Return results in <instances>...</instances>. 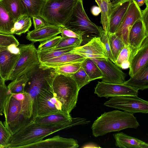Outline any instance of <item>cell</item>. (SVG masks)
Listing matches in <instances>:
<instances>
[{
  "label": "cell",
  "instance_id": "cell-39",
  "mask_svg": "<svg viewBox=\"0 0 148 148\" xmlns=\"http://www.w3.org/2000/svg\"><path fill=\"white\" fill-rule=\"evenodd\" d=\"M10 132L0 121V144L3 148H7L12 136Z\"/></svg>",
  "mask_w": 148,
  "mask_h": 148
},
{
  "label": "cell",
  "instance_id": "cell-46",
  "mask_svg": "<svg viewBox=\"0 0 148 148\" xmlns=\"http://www.w3.org/2000/svg\"><path fill=\"white\" fill-rule=\"evenodd\" d=\"M135 1L139 7L143 5L145 2V0H135Z\"/></svg>",
  "mask_w": 148,
  "mask_h": 148
},
{
  "label": "cell",
  "instance_id": "cell-30",
  "mask_svg": "<svg viewBox=\"0 0 148 148\" xmlns=\"http://www.w3.org/2000/svg\"><path fill=\"white\" fill-rule=\"evenodd\" d=\"M32 25L31 18L26 14L21 15L15 21L12 31V35H20L28 31Z\"/></svg>",
  "mask_w": 148,
  "mask_h": 148
},
{
  "label": "cell",
  "instance_id": "cell-12",
  "mask_svg": "<svg viewBox=\"0 0 148 148\" xmlns=\"http://www.w3.org/2000/svg\"><path fill=\"white\" fill-rule=\"evenodd\" d=\"M101 71L102 81L108 83L124 84L126 81V74L108 58L91 59Z\"/></svg>",
  "mask_w": 148,
  "mask_h": 148
},
{
  "label": "cell",
  "instance_id": "cell-43",
  "mask_svg": "<svg viewBox=\"0 0 148 148\" xmlns=\"http://www.w3.org/2000/svg\"><path fill=\"white\" fill-rule=\"evenodd\" d=\"M34 29H36L49 24L40 15L32 17Z\"/></svg>",
  "mask_w": 148,
  "mask_h": 148
},
{
  "label": "cell",
  "instance_id": "cell-18",
  "mask_svg": "<svg viewBox=\"0 0 148 148\" xmlns=\"http://www.w3.org/2000/svg\"><path fill=\"white\" fill-rule=\"evenodd\" d=\"M147 37H148V32L146 30L142 19H139L134 24L129 33L128 41L130 50L129 59L140 47Z\"/></svg>",
  "mask_w": 148,
  "mask_h": 148
},
{
  "label": "cell",
  "instance_id": "cell-36",
  "mask_svg": "<svg viewBox=\"0 0 148 148\" xmlns=\"http://www.w3.org/2000/svg\"><path fill=\"white\" fill-rule=\"evenodd\" d=\"M83 40L82 38H63L54 48H66L71 47H77L81 46Z\"/></svg>",
  "mask_w": 148,
  "mask_h": 148
},
{
  "label": "cell",
  "instance_id": "cell-4",
  "mask_svg": "<svg viewBox=\"0 0 148 148\" xmlns=\"http://www.w3.org/2000/svg\"><path fill=\"white\" fill-rule=\"evenodd\" d=\"M28 78L24 92L28 95L33 104V118L36 116L37 100L42 91L52 88L53 80L58 74L54 68L44 66L39 63L26 73Z\"/></svg>",
  "mask_w": 148,
  "mask_h": 148
},
{
  "label": "cell",
  "instance_id": "cell-37",
  "mask_svg": "<svg viewBox=\"0 0 148 148\" xmlns=\"http://www.w3.org/2000/svg\"><path fill=\"white\" fill-rule=\"evenodd\" d=\"M62 38L61 36H56L49 40L41 42L37 50L41 51L53 49L59 43Z\"/></svg>",
  "mask_w": 148,
  "mask_h": 148
},
{
  "label": "cell",
  "instance_id": "cell-21",
  "mask_svg": "<svg viewBox=\"0 0 148 148\" xmlns=\"http://www.w3.org/2000/svg\"><path fill=\"white\" fill-rule=\"evenodd\" d=\"M73 118L70 114L60 113L42 116H37L30 122L37 126H50L63 123L72 121Z\"/></svg>",
  "mask_w": 148,
  "mask_h": 148
},
{
  "label": "cell",
  "instance_id": "cell-47",
  "mask_svg": "<svg viewBox=\"0 0 148 148\" xmlns=\"http://www.w3.org/2000/svg\"><path fill=\"white\" fill-rule=\"evenodd\" d=\"M5 81L2 78L0 73V85H4L5 84Z\"/></svg>",
  "mask_w": 148,
  "mask_h": 148
},
{
  "label": "cell",
  "instance_id": "cell-26",
  "mask_svg": "<svg viewBox=\"0 0 148 148\" xmlns=\"http://www.w3.org/2000/svg\"><path fill=\"white\" fill-rule=\"evenodd\" d=\"M15 21L0 4V34L12 35V31Z\"/></svg>",
  "mask_w": 148,
  "mask_h": 148
},
{
  "label": "cell",
  "instance_id": "cell-34",
  "mask_svg": "<svg viewBox=\"0 0 148 148\" xmlns=\"http://www.w3.org/2000/svg\"><path fill=\"white\" fill-rule=\"evenodd\" d=\"M130 50L128 45H125L118 56L114 64L118 67L123 69L129 68V59Z\"/></svg>",
  "mask_w": 148,
  "mask_h": 148
},
{
  "label": "cell",
  "instance_id": "cell-8",
  "mask_svg": "<svg viewBox=\"0 0 148 148\" xmlns=\"http://www.w3.org/2000/svg\"><path fill=\"white\" fill-rule=\"evenodd\" d=\"M18 47L19 49V56L7 81H12L26 74L40 63L37 49L33 43L21 45Z\"/></svg>",
  "mask_w": 148,
  "mask_h": 148
},
{
  "label": "cell",
  "instance_id": "cell-50",
  "mask_svg": "<svg viewBox=\"0 0 148 148\" xmlns=\"http://www.w3.org/2000/svg\"><path fill=\"white\" fill-rule=\"evenodd\" d=\"M0 148H3V146L0 144Z\"/></svg>",
  "mask_w": 148,
  "mask_h": 148
},
{
  "label": "cell",
  "instance_id": "cell-35",
  "mask_svg": "<svg viewBox=\"0 0 148 148\" xmlns=\"http://www.w3.org/2000/svg\"><path fill=\"white\" fill-rule=\"evenodd\" d=\"M71 76L76 82L79 90L91 82L82 66L77 71Z\"/></svg>",
  "mask_w": 148,
  "mask_h": 148
},
{
  "label": "cell",
  "instance_id": "cell-3",
  "mask_svg": "<svg viewBox=\"0 0 148 148\" xmlns=\"http://www.w3.org/2000/svg\"><path fill=\"white\" fill-rule=\"evenodd\" d=\"M139 126L133 114L114 110L102 114L94 121L91 128L93 135L97 137L127 128H136Z\"/></svg>",
  "mask_w": 148,
  "mask_h": 148
},
{
  "label": "cell",
  "instance_id": "cell-31",
  "mask_svg": "<svg viewBox=\"0 0 148 148\" xmlns=\"http://www.w3.org/2000/svg\"><path fill=\"white\" fill-rule=\"evenodd\" d=\"M108 34L111 51L115 62L125 45L120 36L115 34Z\"/></svg>",
  "mask_w": 148,
  "mask_h": 148
},
{
  "label": "cell",
  "instance_id": "cell-7",
  "mask_svg": "<svg viewBox=\"0 0 148 148\" xmlns=\"http://www.w3.org/2000/svg\"><path fill=\"white\" fill-rule=\"evenodd\" d=\"M64 27L82 36L95 34L99 36L100 26L92 22L84 9L82 0H77Z\"/></svg>",
  "mask_w": 148,
  "mask_h": 148
},
{
  "label": "cell",
  "instance_id": "cell-10",
  "mask_svg": "<svg viewBox=\"0 0 148 148\" xmlns=\"http://www.w3.org/2000/svg\"><path fill=\"white\" fill-rule=\"evenodd\" d=\"M64 112L62 104L55 95L53 88L44 90L39 95L35 117Z\"/></svg>",
  "mask_w": 148,
  "mask_h": 148
},
{
  "label": "cell",
  "instance_id": "cell-9",
  "mask_svg": "<svg viewBox=\"0 0 148 148\" xmlns=\"http://www.w3.org/2000/svg\"><path fill=\"white\" fill-rule=\"evenodd\" d=\"M104 105L132 114L148 113V101L138 96L122 95L112 97Z\"/></svg>",
  "mask_w": 148,
  "mask_h": 148
},
{
  "label": "cell",
  "instance_id": "cell-22",
  "mask_svg": "<svg viewBox=\"0 0 148 148\" xmlns=\"http://www.w3.org/2000/svg\"><path fill=\"white\" fill-rule=\"evenodd\" d=\"M115 146L121 148H148V144L121 132L114 134Z\"/></svg>",
  "mask_w": 148,
  "mask_h": 148
},
{
  "label": "cell",
  "instance_id": "cell-44",
  "mask_svg": "<svg viewBox=\"0 0 148 148\" xmlns=\"http://www.w3.org/2000/svg\"><path fill=\"white\" fill-rule=\"evenodd\" d=\"M142 20L146 31L148 32V6L144 10H141Z\"/></svg>",
  "mask_w": 148,
  "mask_h": 148
},
{
  "label": "cell",
  "instance_id": "cell-45",
  "mask_svg": "<svg viewBox=\"0 0 148 148\" xmlns=\"http://www.w3.org/2000/svg\"><path fill=\"white\" fill-rule=\"evenodd\" d=\"M99 7L96 6H93L91 8V11L92 14L95 16H98L101 12Z\"/></svg>",
  "mask_w": 148,
  "mask_h": 148
},
{
  "label": "cell",
  "instance_id": "cell-2",
  "mask_svg": "<svg viewBox=\"0 0 148 148\" xmlns=\"http://www.w3.org/2000/svg\"><path fill=\"white\" fill-rule=\"evenodd\" d=\"M20 100L10 94L4 106L3 113L5 120L3 124L12 135L29 123L33 114V104L29 96Z\"/></svg>",
  "mask_w": 148,
  "mask_h": 148
},
{
  "label": "cell",
  "instance_id": "cell-28",
  "mask_svg": "<svg viewBox=\"0 0 148 148\" xmlns=\"http://www.w3.org/2000/svg\"><path fill=\"white\" fill-rule=\"evenodd\" d=\"M75 47H71L57 49H52L41 51L37 50V55L40 63H41L49 59L68 53Z\"/></svg>",
  "mask_w": 148,
  "mask_h": 148
},
{
  "label": "cell",
  "instance_id": "cell-25",
  "mask_svg": "<svg viewBox=\"0 0 148 148\" xmlns=\"http://www.w3.org/2000/svg\"><path fill=\"white\" fill-rule=\"evenodd\" d=\"M23 14L31 18L40 15L41 10L46 0H20Z\"/></svg>",
  "mask_w": 148,
  "mask_h": 148
},
{
  "label": "cell",
  "instance_id": "cell-1",
  "mask_svg": "<svg viewBox=\"0 0 148 148\" xmlns=\"http://www.w3.org/2000/svg\"><path fill=\"white\" fill-rule=\"evenodd\" d=\"M90 122L85 118L80 117L73 118L71 121L50 126H37L29 122L12 135L7 148H27L54 133Z\"/></svg>",
  "mask_w": 148,
  "mask_h": 148
},
{
  "label": "cell",
  "instance_id": "cell-32",
  "mask_svg": "<svg viewBox=\"0 0 148 148\" xmlns=\"http://www.w3.org/2000/svg\"><path fill=\"white\" fill-rule=\"evenodd\" d=\"M28 78L26 74L17 77L7 86L10 94H15L24 92V88Z\"/></svg>",
  "mask_w": 148,
  "mask_h": 148
},
{
  "label": "cell",
  "instance_id": "cell-11",
  "mask_svg": "<svg viewBox=\"0 0 148 148\" xmlns=\"http://www.w3.org/2000/svg\"><path fill=\"white\" fill-rule=\"evenodd\" d=\"M138 90L124 84L98 81L95 88L94 93L99 97L108 98L122 95L138 96Z\"/></svg>",
  "mask_w": 148,
  "mask_h": 148
},
{
  "label": "cell",
  "instance_id": "cell-41",
  "mask_svg": "<svg viewBox=\"0 0 148 148\" xmlns=\"http://www.w3.org/2000/svg\"><path fill=\"white\" fill-rule=\"evenodd\" d=\"M11 94L5 84L0 85V115H2L3 112L4 106L5 102L8 97Z\"/></svg>",
  "mask_w": 148,
  "mask_h": 148
},
{
  "label": "cell",
  "instance_id": "cell-40",
  "mask_svg": "<svg viewBox=\"0 0 148 148\" xmlns=\"http://www.w3.org/2000/svg\"><path fill=\"white\" fill-rule=\"evenodd\" d=\"M12 45L18 47L19 45L18 40L13 35L0 34V46L7 47Z\"/></svg>",
  "mask_w": 148,
  "mask_h": 148
},
{
  "label": "cell",
  "instance_id": "cell-20",
  "mask_svg": "<svg viewBox=\"0 0 148 148\" xmlns=\"http://www.w3.org/2000/svg\"><path fill=\"white\" fill-rule=\"evenodd\" d=\"M61 27L48 24L39 28L29 31L26 38L33 42L46 41L60 33Z\"/></svg>",
  "mask_w": 148,
  "mask_h": 148
},
{
  "label": "cell",
  "instance_id": "cell-23",
  "mask_svg": "<svg viewBox=\"0 0 148 148\" xmlns=\"http://www.w3.org/2000/svg\"><path fill=\"white\" fill-rule=\"evenodd\" d=\"M86 58L79 54L69 52L40 63L41 65L45 67L54 68L68 63L82 62Z\"/></svg>",
  "mask_w": 148,
  "mask_h": 148
},
{
  "label": "cell",
  "instance_id": "cell-14",
  "mask_svg": "<svg viewBox=\"0 0 148 148\" xmlns=\"http://www.w3.org/2000/svg\"><path fill=\"white\" fill-rule=\"evenodd\" d=\"M132 0H115L111 3L109 14L107 34L115 33Z\"/></svg>",
  "mask_w": 148,
  "mask_h": 148
},
{
  "label": "cell",
  "instance_id": "cell-5",
  "mask_svg": "<svg viewBox=\"0 0 148 148\" xmlns=\"http://www.w3.org/2000/svg\"><path fill=\"white\" fill-rule=\"evenodd\" d=\"M52 88L64 112L70 114L76 106L79 90L75 81L71 76L58 74L53 80Z\"/></svg>",
  "mask_w": 148,
  "mask_h": 148
},
{
  "label": "cell",
  "instance_id": "cell-16",
  "mask_svg": "<svg viewBox=\"0 0 148 148\" xmlns=\"http://www.w3.org/2000/svg\"><path fill=\"white\" fill-rule=\"evenodd\" d=\"M148 37L143 40L140 47L130 57L129 75L133 76L145 66L148 65Z\"/></svg>",
  "mask_w": 148,
  "mask_h": 148
},
{
  "label": "cell",
  "instance_id": "cell-29",
  "mask_svg": "<svg viewBox=\"0 0 148 148\" xmlns=\"http://www.w3.org/2000/svg\"><path fill=\"white\" fill-rule=\"evenodd\" d=\"M82 66L89 77L90 81L102 77L101 71L91 59L86 58L82 63Z\"/></svg>",
  "mask_w": 148,
  "mask_h": 148
},
{
  "label": "cell",
  "instance_id": "cell-38",
  "mask_svg": "<svg viewBox=\"0 0 148 148\" xmlns=\"http://www.w3.org/2000/svg\"><path fill=\"white\" fill-rule=\"evenodd\" d=\"M99 36L104 45L108 59L114 64L115 61L111 51L108 34L101 27H100Z\"/></svg>",
  "mask_w": 148,
  "mask_h": 148
},
{
  "label": "cell",
  "instance_id": "cell-27",
  "mask_svg": "<svg viewBox=\"0 0 148 148\" xmlns=\"http://www.w3.org/2000/svg\"><path fill=\"white\" fill-rule=\"evenodd\" d=\"M0 4L15 21L23 14L20 0H0Z\"/></svg>",
  "mask_w": 148,
  "mask_h": 148
},
{
  "label": "cell",
  "instance_id": "cell-33",
  "mask_svg": "<svg viewBox=\"0 0 148 148\" xmlns=\"http://www.w3.org/2000/svg\"><path fill=\"white\" fill-rule=\"evenodd\" d=\"M82 62L68 63L53 68L58 74L71 76L72 74L77 71L81 67Z\"/></svg>",
  "mask_w": 148,
  "mask_h": 148
},
{
  "label": "cell",
  "instance_id": "cell-6",
  "mask_svg": "<svg viewBox=\"0 0 148 148\" xmlns=\"http://www.w3.org/2000/svg\"><path fill=\"white\" fill-rule=\"evenodd\" d=\"M77 0H46L40 15L49 25H64L71 15Z\"/></svg>",
  "mask_w": 148,
  "mask_h": 148
},
{
  "label": "cell",
  "instance_id": "cell-49",
  "mask_svg": "<svg viewBox=\"0 0 148 148\" xmlns=\"http://www.w3.org/2000/svg\"><path fill=\"white\" fill-rule=\"evenodd\" d=\"M4 47H1L0 46V51Z\"/></svg>",
  "mask_w": 148,
  "mask_h": 148
},
{
  "label": "cell",
  "instance_id": "cell-19",
  "mask_svg": "<svg viewBox=\"0 0 148 148\" xmlns=\"http://www.w3.org/2000/svg\"><path fill=\"white\" fill-rule=\"evenodd\" d=\"M20 53L10 51L8 47L0 51V73L5 81L8 79L18 59Z\"/></svg>",
  "mask_w": 148,
  "mask_h": 148
},
{
  "label": "cell",
  "instance_id": "cell-48",
  "mask_svg": "<svg viewBox=\"0 0 148 148\" xmlns=\"http://www.w3.org/2000/svg\"><path fill=\"white\" fill-rule=\"evenodd\" d=\"M146 6H148V0H145Z\"/></svg>",
  "mask_w": 148,
  "mask_h": 148
},
{
  "label": "cell",
  "instance_id": "cell-24",
  "mask_svg": "<svg viewBox=\"0 0 148 148\" xmlns=\"http://www.w3.org/2000/svg\"><path fill=\"white\" fill-rule=\"evenodd\" d=\"M148 65L146 66L125 81L124 84L139 90L148 88Z\"/></svg>",
  "mask_w": 148,
  "mask_h": 148
},
{
  "label": "cell",
  "instance_id": "cell-17",
  "mask_svg": "<svg viewBox=\"0 0 148 148\" xmlns=\"http://www.w3.org/2000/svg\"><path fill=\"white\" fill-rule=\"evenodd\" d=\"M79 147L77 140L57 135L33 143L27 148H77Z\"/></svg>",
  "mask_w": 148,
  "mask_h": 148
},
{
  "label": "cell",
  "instance_id": "cell-13",
  "mask_svg": "<svg viewBox=\"0 0 148 148\" xmlns=\"http://www.w3.org/2000/svg\"><path fill=\"white\" fill-rule=\"evenodd\" d=\"M142 19L141 10L135 0H132L122 22L115 34L122 39L125 45H128L130 31L134 23Z\"/></svg>",
  "mask_w": 148,
  "mask_h": 148
},
{
  "label": "cell",
  "instance_id": "cell-42",
  "mask_svg": "<svg viewBox=\"0 0 148 148\" xmlns=\"http://www.w3.org/2000/svg\"><path fill=\"white\" fill-rule=\"evenodd\" d=\"M60 31L62 37L63 38H82V36L64 27H61Z\"/></svg>",
  "mask_w": 148,
  "mask_h": 148
},
{
  "label": "cell",
  "instance_id": "cell-15",
  "mask_svg": "<svg viewBox=\"0 0 148 148\" xmlns=\"http://www.w3.org/2000/svg\"><path fill=\"white\" fill-rule=\"evenodd\" d=\"M69 52L91 59L108 58L104 45L99 36L93 38L86 44L76 47Z\"/></svg>",
  "mask_w": 148,
  "mask_h": 148
}]
</instances>
